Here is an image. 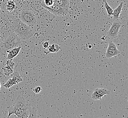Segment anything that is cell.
<instances>
[{
	"instance_id": "obj_1",
	"label": "cell",
	"mask_w": 128,
	"mask_h": 118,
	"mask_svg": "<svg viewBox=\"0 0 128 118\" xmlns=\"http://www.w3.org/2000/svg\"><path fill=\"white\" fill-rule=\"evenodd\" d=\"M12 29L14 33L20 37V39H30L34 34L31 27L22 22L20 19L14 21L12 26Z\"/></svg>"
},
{
	"instance_id": "obj_2",
	"label": "cell",
	"mask_w": 128,
	"mask_h": 118,
	"mask_svg": "<svg viewBox=\"0 0 128 118\" xmlns=\"http://www.w3.org/2000/svg\"><path fill=\"white\" fill-rule=\"evenodd\" d=\"M20 20L30 27L34 26L36 23V18L34 13L29 10H22L19 15Z\"/></svg>"
},
{
	"instance_id": "obj_3",
	"label": "cell",
	"mask_w": 128,
	"mask_h": 118,
	"mask_svg": "<svg viewBox=\"0 0 128 118\" xmlns=\"http://www.w3.org/2000/svg\"><path fill=\"white\" fill-rule=\"evenodd\" d=\"M21 39L14 33L10 34L4 43V46L6 51L20 46Z\"/></svg>"
},
{
	"instance_id": "obj_4",
	"label": "cell",
	"mask_w": 128,
	"mask_h": 118,
	"mask_svg": "<svg viewBox=\"0 0 128 118\" xmlns=\"http://www.w3.org/2000/svg\"><path fill=\"white\" fill-rule=\"evenodd\" d=\"M42 6L44 9L48 10L50 12L56 16H64L67 15L69 12V10L57 6L56 5H53L52 6H48L42 3Z\"/></svg>"
},
{
	"instance_id": "obj_5",
	"label": "cell",
	"mask_w": 128,
	"mask_h": 118,
	"mask_svg": "<svg viewBox=\"0 0 128 118\" xmlns=\"http://www.w3.org/2000/svg\"><path fill=\"white\" fill-rule=\"evenodd\" d=\"M31 107L29 102L21 94L18 96L16 99L13 106L10 107L14 109H22L28 110Z\"/></svg>"
},
{
	"instance_id": "obj_6",
	"label": "cell",
	"mask_w": 128,
	"mask_h": 118,
	"mask_svg": "<svg viewBox=\"0 0 128 118\" xmlns=\"http://www.w3.org/2000/svg\"><path fill=\"white\" fill-rule=\"evenodd\" d=\"M32 107H31L28 110L22 109H14L10 107L8 109V118H9L12 114H15L17 117L20 118H30V110Z\"/></svg>"
},
{
	"instance_id": "obj_7",
	"label": "cell",
	"mask_w": 128,
	"mask_h": 118,
	"mask_svg": "<svg viewBox=\"0 0 128 118\" xmlns=\"http://www.w3.org/2000/svg\"><path fill=\"white\" fill-rule=\"evenodd\" d=\"M12 75V77L6 82L4 86L5 88H10L22 81V77L18 72H15Z\"/></svg>"
},
{
	"instance_id": "obj_8",
	"label": "cell",
	"mask_w": 128,
	"mask_h": 118,
	"mask_svg": "<svg viewBox=\"0 0 128 118\" xmlns=\"http://www.w3.org/2000/svg\"><path fill=\"white\" fill-rule=\"evenodd\" d=\"M122 25L121 22L118 20H114L111 27L107 32V35L110 38H116L118 36V32Z\"/></svg>"
},
{
	"instance_id": "obj_9",
	"label": "cell",
	"mask_w": 128,
	"mask_h": 118,
	"mask_svg": "<svg viewBox=\"0 0 128 118\" xmlns=\"http://www.w3.org/2000/svg\"><path fill=\"white\" fill-rule=\"evenodd\" d=\"M120 54V52L117 49L116 44L113 42H110L106 54V58H110L117 56Z\"/></svg>"
},
{
	"instance_id": "obj_10",
	"label": "cell",
	"mask_w": 128,
	"mask_h": 118,
	"mask_svg": "<svg viewBox=\"0 0 128 118\" xmlns=\"http://www.w3.org/2000/svg\"><path fill=\"white\" fill-rule=\"evenodd\" d=\"M110 91L104 88H96L91 95V98L94 100H101L104 96L109 94Z\"/></svg>"
},
{
	"instance_id": "obj_11",
	"label": "cell",
	"mask_w": 128,
	"mask_h": 118,
	"mask_svg": "<svg viewBox=\"0 0 128 118\" xmlns=\"http://www.w3.org/2000/svg\"><path fill=\"white\" fill-rule=\"evenodd\" d=\"M15 64L12 60H8L4 68V73L6 76H10L14 73Z\"/></svg>"
},
{
	"instance_id": "obj_12",
	"label": "cell",
	"mask_w": 128,
	"mask_h": 118,
	"mask_svg": "<svg viewBox=\"0 0 128 118\" xmlns=\"http://www.w3.org/2000/svg\"><path fill=\"white\" fill-rule=\"evenodd\" d=\"M21 46L13 48L12 49L10 50L7 51L8 53L7 56V60H12L19 54L20 50H21Z\"/></svg>"
},
{
	"instance_id": "obj_13",
	"label": "cell",
	"mask_w": 128,
	"mask_h": 118,
	"mask_svg": "<svg viewBox=\"0 0 128 118\" xmlns=\"http://www.w3.org/2000/svg\"><path fill=\"white\" fill-rule=\"evenodd\" d=\"M54 5L69 10L70 2V0H54Z\"/></svg>"
},
{
	"instance_id": "obj_14",
	"label": "cell",
	"mask_w": 128,
	"mask_h": 118,
	"mask_svg": "<svg viewBox=\"0 0 128 118\" xmlns=\"http://www.w3.org/2000/svg\"><path fill=\"white\" fill-rule=\"evenodd\" d=\"M123 2H121L118 5V6L113 10L112 16H113V19L114 20H118L120 17V14L123 9Z\"/></svg>"
},
{
	"instance_id": "obj_15",
	"label": "cell",
	"mask_w": 128,
	"mask_h": 118,
	"mask_svg": "<svg viewBox=\"0 0 128 118\" xmlns=\"http://www.w3.org/2000/svg\"><path fill=\"white\" fill-rule=\"evenodd\" d=\"M104 8L107 11L108 16H112V14L113 12V9L108 5L107 0H104Z\"/></svg>"
},
{
	"instance_id": "obj_16",
	"label": "cell",
	"mask_w": 128,
	"mask_h": 118,
	"mask_svg": "<svg viewBox=\"0 0 128 118\" xmlns=\"http://www.w3.org/2000/svg\"><path fill=\"white\" fill-rule=\"evenodd\" d=\"M48 49L50 52L54 53L58 52L60 49V47L58 44H54L52 45H50Z\"/></svg>"
},
{
	"instance_id": "obj_17",
	"label": "cell",
	"mask_w": 128,
	"mask_h": 118,
	"mask_svg": "<svg viewBox=\"0 0 128 118\" xmlns=\"http://www.w3.org/2000/svg\"><path fill=\"white\" fill-rule=\"evenodd\" d=\"M6 8V9L8 10L10 12H12L14 10H15L16 8V6L15 2L13 1L10 0L9 2H8Z\"/></svg>"
},
{
	"instance_id": "obj_18",
	"label": "cell",
	"mask_w": 128,
	"mask_h": 118,
	"mask_svg": "<svg viewBox=\"0 0 128 118\" xmlns=\"http://www.w3.org/2000/svg\"><path fill=\"white\" fill-rule=\"evenodd\" d=\"M43 3L48 6H52L54 4V0H44Z\"/></svg>"
},
{
	"instance_id": "obj_19",
	"label": "cell",
	"mask_w": 128,
	"mask_h": 118,
	"mask_svg": "<svg viewBox=\"0 0 128 118\" xmlns=\"http://www.w3.org/2000/svg\"><path fill=\"white\" fill-rule=\"evenodd\" d=\"M42 90V88L40 86H36L33 90V91L35 94H39Z\"/></svg>"
},
{
	"instance_id": "obj_20",
	"label": "cell",
	"mask_w": 128,
	"mask_h": 118,
	"mask_svg": "<svg viewBox=\"0 0 128 118\" xmlns=\"http://www.w3.org/2000/svg\"><path fill=\"white\" fill-rule=\"evenodd\" d=\"M50 43L48 42H44L43 44V46L44 47V49H48V47L49 46Z\"/></svg>"
},
{
	"instance_id": "obj_21",
	"label": "cell",
	"mask_w": 128,
	"mask_h": 118,
	"mask_svg": "<svg viewBox=\"0 0 128 118\" xmlns=\"http://www.w3.org/2000/svg\"><path fill=\"white\" fill-rule=\"evenodd\" d=\"M1 86H2V85H1V84H0V89L1 88Z\"/></svg>"
}]
</instances>
